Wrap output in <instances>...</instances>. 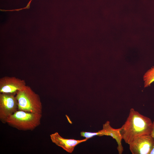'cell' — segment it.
I'll list each match as a JSON object with an SVG mask.
<instances>
[{
  "mask_svg": "<svg viewBox=\"0 0 154 154\" xmlns=\"http://www.w3.org/2000/svg\"><path fill=\"white\" fill-rule=\"evenodd\" d=\"M33 0H30L29 3L27 4L26 6L23 8H20L19 9H15L10 10H3V11H19L20 10L23 9H29L30 8V4Z\"/></svg>",
  "mask_w": 154,
  "mask_h": 154,
  "instance_id": "8fae6325",
  "label": "cell"
},
{
  "mask_svg": "<svg viewBox=\"0 0 154 154\" xmlns=\"http://www.w3.org/2000/svg\"><path fill=\"white\" fill-rule=\"evenodd\" d=\"M50 136L52 143L70 153H72L73 152L75 147L78 145L87 140L85 139L76 140L64 138L61 136L57 132L50 134Z\"/></svg>",
  "mask_w": 154,
  "mask_h": 154,
  "instance_id": "52a82bcc",
  "label": "cell"
},
{
  "mask_svg": "<svg viewBox=\"0 0 154 154\" xmlns=\"http://www.w3.org/2000/svg\"><path fill=\"white\" fill-rule=\"evenodd\" d=\"M16 95L0 93V120L6 123L7 118L18 110V101Z\"/></svg>",
  "mask_w": 154,
  "mask_h": 154,
  "instance_id": "277c9868",
  "label": "cell"
},
{
  "mask_svg": "<svg viewBox=\"0 0 154 154\" xmlns=\"http://www.w3.org/2000/svg\"><path fill=\"white\" fill-rule=\"evenodd\" d=\"M98 131L101 133L102 136H110L115 139L117 143V149L118 153L121 154L123 153V148L121 143L122 138L120 133V128H113L110 125V122L108 121L103 124L102 129Z\"/></svg>",
  "mask_w": 154,
  "mask_h": 154,
  "instance_id": "ba28073f",
  "label": "cell"
},
{
  "mask_svg": "<svg viewBox=\"0 0 154 154\" xmlns=\"http://www.w3.org/2000/svg\"><path fill=\"white\" fill-rule=\"evenodd\" d=\"M153 127V122L150 118L131 108L120 131L122 139L129 144L136 136L151 134Z\"/></svg>",
  "mask_w": 154,
  "mask_h": 154,
  "instance_id": "6da1fadb",
  "label": "cell"
},
{
  "mask_svg": "<svg viewBox=\"0 0 154 154\" xmlns=\"http://www.w3.org/2000/svg\"><path fill=\"white\" fill-rule=\"evenodd\" d=\"M24 80L15 77L5 76L0 79V93L16 94L26 86Z\"/></svg>",
  "mask_w": 154,
  "mask_h": 154,
  "instance_id": "8992f818",
  "label": "cell"
},
{
  "mask_svg": "<svg viewBox=\"0 0 154 154\" xmlns=\"http://www.w3.org/2000/svg\"><path fill=\"white\" fill-rule=\"evenodd\" d=\"M143 80L145 88L150 86L154 82V66L145 72L143 76Z\"/></svg>",
  "mask_w": 154,
  "mask_h": 154,
  "instance_id": "9c48e42d",
  "label": "cell"
},
{
  "mask_svg": "<svg viewBox=\"0 0 154 154\" xmlns=\"http://www.w3.org/2000/svg\"><path fill=\"white\" fill-rule=\"evenodd\" d=\"M129 145L132 154H150L154 147V140L151 134L140 135Z\"/></svg>",
  "mask_w": 154,
  "mask_h": 154,
  "instance_id": "5b68a950",
  "label": "cell"
},
{
  "mask_svg": "<svg viewBox=\"0 0 154 154\" xmlns=\"http://www.w3.org/2000/svg\"><path fill=\"white\" fill-rule=\"evenodd\" d=\"M18 101V110L42 114V105L39 95L29 86L16 94Z\"/></svg>",
  "mask_w": 154,
  "mask_h": 154,
  "instance_id": "3957f363",
  "label": "cell"
},
{
  "mask_svg": "<svg viewBox=\"0 0 154 154\" xmlns=\"http://www.w3.org/2000/svg\"><path fill=\"white\" fill-rule=\"evenodd\" d=\"M42 114L17 110L6 121L10 126L19 130H33L40 124Z\"/></svg>",
  "mask_w": 154,
  "mask_h": 154,
  "instance_id": "7a4b0ae2",
  "label": "cell"
},
{
  "mask_svg": "<svg viewBox=\"0 0 154 154\" xmlns=\"http://www.w3.org/2000/svg\"><path fill=\"white\" fill-rule=\"evenodd\" d=\"M151 134L153 137L154 140V121H153V129ZM150 154H154V147L152 151L150 153Z\"/></svg>",
  "mask_w": 154,
  "mask_h": 154,
  "instance_id": "7c38bea8",
  "label": "cell"
},
{
  "mask_svg": "<svg viewBox=\"0 0 154 154\" xmlns=\"http://www.w3.org/2000/svg\"><path fill=\"white\" fill-rule=\"evenodd\" d=\"M80 136L84 137L87 140L93 137L98 135L102 136L101 133L99 131L97 132H89L86 131H82L80 133Z\"/></svg>",
  "mask_w": 154,
  "mask_h": 154,
  "instance_id": "30bf717a",
  "label": "cell"
}]
</instances>
